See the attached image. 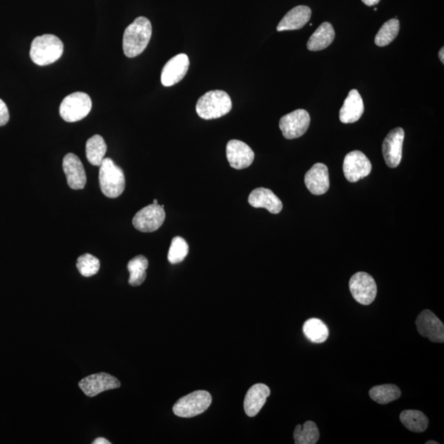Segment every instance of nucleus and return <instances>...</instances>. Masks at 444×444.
<instances>
[{
	"label": "nucleus",
	"mask_w": 444,
	"mask_h": 444,
	"mask_svg": "<svg viewBox=\"0 0 444 444\" xmlns=\"http://www.w3.org/2000/svg\"><path fill=\"white\" fill-rule=\"evenodd\" d=\"M400 30V22L392 18L384 23L376 35L374 42L378 47H386L396 39Z\"/></svg>",
	"instance_id": "obj_29"
},
{
	"label": "nucleus",
	"mask_w": 444,
	"mask_h": 444,
	"mask_svg": "<svg viewBox=\"0 0 444 444\" xmlns=\"http://www.w3.org/2000/svg\"><path fill=\"white\" fill-rule=\"evenodd\" d=\"M365 111L362 97L356 89L349 92L340 109V121L343 124H352L359 121Z\"/></svg>",
	"instance_id": "obj_20"
},
{
	"label": "nucleus",
	"mask_w": 444,
	"mask_h": 444,
	"mask_svg": "<svg viewBox=\"0 0 444 444\" xmlns=\"http://www.w3.org/2000/svg\"><path fill=\"white\" fill-rule=\"evenodd\" d=\"M270 394V388L263 383H257L249 388L244 402V412L246 415L249 417L256 416L265 405Z\"/></svg>",
	"instance_id": "obj_18"
},
{
	"label": "nucleus",
	"mask_w": 444,
	"mask_h": 444,
	"mask_svg": "<svg viewBox=\"0 0 444 444\" xmlns=\"http://www.w3.org/2000/svg\"><path fill=\"white\" fill-rule=\"evenodd\" d=\"M362 2L367 5V6H374L380 2V0H362Z\"/></svg>",
	"instance_id": "obj_33"
},
{
	"label": "nucleus",
	"mask_w": 444,
	"mask_h": 444,
	"mask_svg": "<svg viewBox=\"0 0 444 444\" xmlns=\"http://www.w3.org/2000/svg\"><path fill=\"white\" fill-rule=\"evenodd\" d=\"M311 18V9L307 6L295 7L282 19L277 28V32L293 31L302 28Z\"/></svg>",
	"instance_id": "obj_21"
},
{
	"label": "nucleus",
	"mask_w": 444,
	"mask_h": 444,
	"mask_svg": "<svg viewBox=\"0 0 444 444\" xmlns=\"http://www.w3.org/2000/svg\"><path fill=\"white\" fill-rule=\"evenodd\" d=\"M334 38H335V32H334L332 25L323 23L309 38L307 47L311 52L323 51L330 46Z\"/></svg>",
	"instance_id": "obj_22"
},
{
	"label": "nucleus",
	"mask_w": 444,
	"mask_h": 444,
	"mask_svg": "<svg viewBox=\"0 0 444 444\" xmlns=\"http://www.w3.org/2000/svg\"><path fill=\"white\" fill-rule=\"evenodd\" d=\"M63 169L69 187L76 191L84 188L87 183V174L77 155L67 154L63 160Z\"/></svg>",
	"instance_id": "obj_16"
},
{
	"label": "nucleus",
	"mask_w": 444,
	"mask_h": 444,
	"mask_svg": "<svg viewBox=\"0 0 444 444\" xmlns=\"http://www.w3.org/2000/svg\"><path fill=\"white\" fill-rule=\"evenodd\" d=\"M311 124V116L306 109H299L286 114L280 119L279 127L287 139H295L304 136Z\"/></svg>",
	"instance_id": "obj_9"
},
{
	"label": "nucleus",
	"mask_w": 444,
	"mask_h": 444,
	"mask_svg": "<svg viewBox=\"0 0 444 444\" xmlns=\"http://www.w3.org/2000/svg\"><path fill=\"white\" fill-rule=\"evenodd\" d=\"M304 335L313 343H323L329 336V330L326 324L320 319L309 318L303 326Z\"/></svg>",
	"instance_id": "obj_23"
},
{
	"label": "nucleus",
	"mask_w": 444,
	"mask_h": 444,
	"mask_svg": "<svg viewBox=\"0 0 444 444\" xmlns=\"http://www.w3.org/2000/svg\"><path fill=\"white\" fill-rule=\"evenodd\" d=\"M400 421L409 431L422 433L427 430L428 417L421 411L406 410L401 413Z\"/></svg>",
	"instance_id": "obj_25"
},
{
	"label": "nucleus",
	"mask_w": 444,
	"mask_h": 444,
	"mask_svg": "<svg viewBox=\"0 0 444 444\" xmlns=\"http://www.w3.org/2000/svg\"><path fill=\"white\" fill-rule=\"evenodd\" d=\"M232 109L231 97L222 90H214L204 94L196 104L198 116L207 121L226 116Z\"/></svg>",
	"instance_id": "obj_3"
},
{
	"label": "nucleus",
	"mask_w": 444,
	"mask_h": 444,
	"mask_svg": "<svg viewBox=\"0 0 444 444\" xmlns=\"http://www.w3.org/2000/svg\"><path fill=\"white\" fill-rule=\"evenodd\" d=\"M189 251L186 239L181 236L173 238L168 252V260L172 264H177L184 260Z\"/></svg>",
	"instance_id": "obj_30"
},
{
	"label": "nucleus",
	"mask_w": 444,
	"mask_h": 444,
	"mask_svg": "<svg viewBox=\"0 0 444 444\" xmlns=\"http://www.w3.org/2000/svg\"><path fill=\"white\" fill-rule=\"evenodd\" d=\"M227 157L232 168L243 169L251 167L254 160V152L251 147L242 141H229L227 145Z\"/></svg>",
	"instance_id": "obj_15"
},
{
	"label": "nucleus",
	"mask_w": 444,
	"mask_h": 444,
	"mask_svg": "<svg viewBox=\"0 0 444 444\" xmlns=\"http://www.w3.org/2000/svg\"><path fill=\"white\" fill-rule=\"evenodd\" d=\"M426 443V444H438V442H436V441H433V440H431V441H427Z\"/></svg>",
	"instance_id": "obj_36"
},
{
	"label": "nucleus",
	"mask_w": 444,
	"mask_h": 444,
	"mask_svg": "<svg viewBox=\"0 0 444 444\" xmlns=\"http://www.w3.org/2000/svg\"><path fill=\"white\" fill-rule=\"evenodd\" d=\"M9 121V112L7 104L0 99V127L5 126Z\"/></svg>",
	"instance_id": "obj_32"
},
{
	"label": "nucleus",
	"mask_w": 444,
	"mask_h": 444,
	"mask_svg": "<svg viewBox=\"0 0 444 444\" xmlns=\"http://www.w3.org/2000/svg\"><path fill=\"white\" fill-rule=\"evenodd\" d=\"M211 394L207 391L198 390L188 394L179 399L173 407V412L177 416L191 418L206 412L212 404Z\"/></svg>",
	"instance_id": "obj_5"
},
{
	"label": "nucleus",
	"mask_w": 444,
	"mask_h": 444,
	"mask_svg": "<svg viewBox=\"0 0 444 444\" xmlns=\"http://www.w3.org/2000/svg\"><path fill=\"white\" fill-rule=\"evenodd\" d=\"M152 23L145 17H138L129 25L124 33V53L128 58H134L144 52L151 40Z\"/></svg>",
	"instance_id": "obj_1"
},
{
	"label": "nucleus",
	"mask_w": 444,
	"mask_h": 444,
	"mask_svg": "<svg viewBox=\"0 0 444 444\" xmlns=\"http://www.w3.org/2000/svg\"><path fill=\"white\" fill-rule=\"evenodd\" d=\"M189 68V59L186 54L174 56L166 64L162 72V83L164 87H172L181 82Z\"/></svg>",
	"instance_id": "obj_14"
},
{
	"label": "nucleus",
	"mask_w": 444,
	"mask_h": 444,
	"mask_svg": "<svg viewBox=\"0 0 444 444\" xmlns=\"http://www.w3.org/2000/svg\"><path fill=\"white\" fill-rule=\"evenodd\" d=\"M78 385L87 396L92 397L104 391L118 388L121 384L111 374L99 373L83 378Z\"/></svg>",
	"instance_id": "obj_12"
},
{
	"label": "nucleus",
	"mask_w": 444,
	"mask_h": 444,
	"mask_svg": "<svg viewBox=\"0 0 444 444\" xmlns=\"http://www.w3.org/2000/svg\"><path fill=\"white\" fill-rule=\"evenodd\" d=\"M100 167V186L104 196L109 198L121 196L126 188V177L123 169L109 157L104 158Z\"/></svg>",
	"instance_id": "obj_4"
},
{
	"label": "nucleus",
	"mask_w": 444,
	"mask_h": 444,
	"mask_svg": "<svg viewBox=\"0 0 444 444\" xmlns=\"http://www.w3.org/2000/svg\"><path fill=\"white\" fill-rule=\"evenodd\" d=\"M405 132L403 128H396L389 132L383 143V154L387 166L396 168L401 163L402 145Z\"/></svg>",
	"instance_id": "obj_13"
},
{
	"label": "nucleus",
	"mask_w": 444,
	"mask_h": 444,
	"mask_svg": "<svg viewBox=\"0 0 444 444\" xmlns=\"http://www.w3.org/2000/svg\"><path fill=\"white\" fill-rule=\"evenodd\" d=\"M107 151V145L102 136L97 134L88 139L86 144V155L88 162L93 166H101Z\"/></svg>",
	"instance_id": "obj_26"
},
{
	"label": "nucleus",
	"mask_w": 444,
	"mask_h": 444,
	"mask_svg": "<svg viewBox=\"0 0 444 444\" xmlns=\"http://www.w3.org/2000/svg\"><path fill=\"white\" fill-rule=\"evenodd\" d=\"M166 219V212L159 204H151L141 209L133 218V224L141 232H153L161 227Z\"/></svg>",
	"instance_id": "obj_8"
},
{
	"label": "nucleus",
	"mask_w": 444,
	"mask_h": 444,
	"mask_svg": "<svg viewBox=\"0 0 444 444\" xmlns=\"http://www.w3.org/2000/svg\"><path fill=\"white\" fill-rule=\"evenodd\" d=\"M443 53H444V49L443 47L440 49V53H438V56H440V59L441 62L443 64L444 62V57H443Z\"/></svg>",
	"instance_id": "obj_35"
},
{
	"label": "nucleus",
	"mask_w": 444,
	"mask_h": 444,
	"mask_svg": "<svg viewBox=\"0 0 444 444\" xmlns=\"http://www.w3.org/2000/svg\"><path fill=\"white\" fill-rule=\"evenodd\" d=\"M349 287L354 299L363 306L371 304L377 296V285L370 274L360 272L352 277Z\"/></svg>",
	"instance_id": "obj_7"
},
{
	"label": "nucleus",
	"mask_w": 444,
	"mask_h": 444,
	"mask_svg": "<svg viewBox=\"0 0 444 444\" xmlns=\"http://www.w3.org/2000/svg\"><path fill=\"white\" fill-rule=\"evenodd\" d=\"M319 431L316 424L308 421L303 426L298 425L294 431L296 444H316L319 440Z\"/></svg>",
	"instance_id": "obj_28"
},
{
	"label": "nucleus",
	"mask_w": 444,
	"mask_h": 444,
	"mask_svg": "<svg viewBox=\"0 0 444 444\" xmlns=\"http://www.w3.org/2000/svg\"><path fill=\"white\" fill-rule=\"evenodd\" d=\"M63 53L61 40L54 35L47 34L33 40L30 56L37 66H46L57 61Z\"/></svg>",
	"instance_id": "obj_2"
},
{
	"label": "nucleus",
	"mask_w": 444,
	"mask_h": 444,
	"mask_svg": "<svg viewBox=\"0 0 444 444\" xmlns=\"http://www.w3.org/2000/svg\"><path fill=\"white\" fill-rule=\"evenodd\" d=\"M304 183L309 192L314 196H322L328 192L330 187L328 169L326 164L316 163L306 173Z\"/></svg>",
	"instance_id": "obj_17"
},
{
	"label": "nucleus",
	"mask_w": 444,
	"mask_h": 444,
	"mask_svg": "<svg viewBox=\"0 0 444 444\" xmlns=\"http://www.w3.org/2000/svg\"><path fill=\"white\" fill-rule=\"evenodd\" d=\"M92 106V100L87 93L74 92L63 100L59 107V114L66 122H77L88 116L91 112Z\"/></svg>",
	"instance_id": "obj_6"
},
{
	"label": "nucleus",
	"mask_w": 444,
	"mask_h": 444,
	"mask_svg": "<svg viewBox=\"0 0 444 444\" xmlns=\"http://www.w3.org/2000/svg\"><path fill=\"white\" fill-rule=\"evenodd\" d=\"M248 203L256 208H265L272 214L280 213L282 210V203L275 193L270 189L258 188L249 194Z\"/></svg>",
	"instance_id": "obj_19"
},
{
	"label": "nucleus",
	"mask_w": 444,
	"mask_h": 444,
	"mask_svg": "<svg viewBox=\"0 0 444 444\" xmlns=\"http://www.w3.org/2000/svg\"><path fill=\"white\" fill-rule=\"evenodd\" d=\"M372 164L370 160L360 151L349 152L343 163V172L349 182L356 183L371 174Z\"/></svg>",
	"instance_id": "obj_10"
},
{
	"label": "nucleus",
	"mask_w": 444,
	"mask_h": 444,
	"mask_svg": "<svg viewBox=\"0 0 444 444\" xmlns=\"http://www.w3.org/2000/svg\"><path fill=\"white\" fill-rule=\"evenodd\" d=\"M92 443L93 444H111L112 443L106 440V438H98Z\"/></svg>",
	"instance_id": "obj_34"
},
{
	"label": "nucleus",
	"mask_w": 444,
	"mask_h": 444,
	"mask_svg": "<svg viewBox=\"0 0 444 444\" xmlns=\"http://www.w3.org/2000/svg\"><path fill=\"white\" fill-rule=\"evenodd\" d=\"M154 204H158V201L157 200V199H155V200L153 201Z\"/></svg>",
	"instance_id": "obj_37"
},
{
	"label": "nucleus",
	"mask_w": 444,
	"mask_h": 444,
	"mask_svg": "<svg viewBox=\"0 0 444 444\" xmlns=\"http://www.w3.org/2000/svg\"><path fill=\"white\" fill-rule=\"evenodd\" d=\"M100 266H101V263H100L99 259L92 254L85 253L78 258V270L85 277L96 275L99 272Z\"/></svg>",
	"instance_id": "obj_31"
},
{
	"label": "nucleus",
	"mask_w": 444,
	"mask_h": 444,
	"mask_svg": "<svg viewBox=\"0 0 444 444\" xmlns=\"http://www.w3.org/2000/svg\"><path fill=\"white\" fill-rule=\"evenodd\" d=\"M148 260L145 256H138L128 263V270L131 273L128 283L132 287L141 286L147 278Z\"/></svg>",
	"instance_id": "obj_24"
},
{
	"label": "nucleus",
	"mask_w": 444,
	"mask_h": 444,
	"mask_svg": "<svg viewBox=\"0 0 444 444\" xmlns=\"http://www.w3.org/2000/svg\"><path fill=\"white\" fill-rule=\"evenodd\" d=\"M416 324L421 336L430 339L432 342L443 343V323L432 311L428 309L422 311L419 314Z\"/></svg>",
	"instance_id": "obj_11"
},
{
	"label": "nucleus",
	"mask_w": 444,
	"mask_h": 444,
	"mask_svg": "<svg viewBox=\"0 0 444 444\" xmlns=\"http://www.w3.org/2000/svg\"><path fill=\"white\" fill-rule=\"evenodd\" d=\"M401 395L400 388L394 384L376 386L372 388L370 391V397L373 400L378 404H382V405L397 400Z\"/></svg>",
	"instance_id": "obj_27"
}]
</instances>
